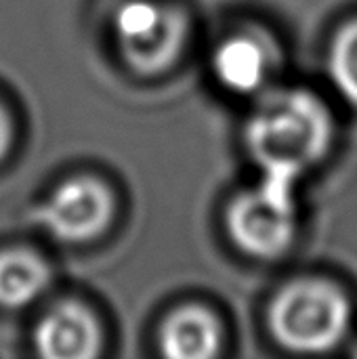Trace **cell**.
<instances>
[{
    "label": "cell",
    "instance_id": "1",
    "mask_svg": "<svg viewBox=\"0 0 357 359\" xmlns=\"http://www.w3.org/2000/svg\"><path fill=\"white\" fill-rule=\"evenodd\" d=\"M265 191L295 200L297 181L316 166L332 141L328 107L309 90L282 88L261 99L244 130Z\"/></svg>",
    "mask_w": 357,
    "mask_h": 359
},
{
    "label": "cell",
    "instance_id": "2",
    "mask_svg": "<svg viewBox=\"0 0 357 359\" xmlns=\"http://www.w3.org/2000/svg\"><path fill=\"white\" fill-rule=\"evenodd\" d=\"M351 305L341 288L324 280L284 286L269 309L274 339L295 353H328L349 332Z\"/></svg>",
    "mask_w": 357,
    "mask_h": 359
},
{
    "label": "cell",
    "instance_id": "3",
    "mask_svg": "<svg viewBox=\"0 0 357 359\" xmlns=\"http://www.w3.org/2000/svg\"><path fill=\"white\" fill-rule=\"evenodd\" d=\"M114 36L122 59L141 76L166 72L187 38L183 11L162 0H124L114 11Z\"/></svg>",
    "mask_w": 357,
    "mask_h": 359
},
{
    "label": "cell",
    "instance_id": "4",
    "mask_svg": "<svg viewBox=\"0 0 357 359\" xmlns=\"http://www.w3.org/2000/svg\"><path fill=\"white\" fill-rule=\"evenodd\" d=\"M227 233L248 257L276 261L295 240V200L278 198L263 187L234 198L225 215Z\"/></svg>",
    "mask_w": 357,
    "mask_h": 359
},
{
    "label": "cell",
    "instance_id": "5",
    "mask_svg": "<svg viewBox=\"0 0 357 359\" xmlns=\"http://www.w3.org/2000/svg\"><path fill=\"white\" fill-rule=\"evenodd\" d=\"M114 217V196L95 177H74L61 183L40 206V225L61 242H88L101 236Z\"/></svg>",
    "mask_w": 357,
    "mask_h": 359
},
{
    "label": "cell",
    "instance_id": "6",
    "mask_svg": "<svg viewBox=\"0 0 357 359\" xmlns=\"http://www.w3.org/2000/svg\"><path fill=\"white\" fill-rule=\"evenodd\" d=\"M34 341L42 358L90 359L101 351V328L86 307L61 303L40 320Z\"/></svg>",
    "mask_w": 357,
    "mask_h": 359
},
{
    "label": "cell",
    "instance_id": "7",
    "mask_svg": "<svg viewBox=\"0 0 357 359\" xmlns=\"http://www.w3.org/2000/svg\"><path fill=\"white\" fill-rule=\"evenodd\" d=\"M274 57L257 34H234L225 38L213 55V72L223 88L236 95L259 93L269 74Z\"/></svg>",
    "mask_w": 357,
    "mask_h": 359
},
{
    "label": "cell",
    "instance_id": "8",
    "mask_svg": "<svg viewBox=\"0 0 357 359\" xmlns=\"http://www.w3.org/2000/svg\"><path fill=\"white\" fill-rule=\"evenodd\" d=\"M158 343L170 359H213L221 351V326L204 307H181L164 320Z\"/></svg>",
    "mask_w": 357,
    "mask_h": 359
},
{
    "label": "cell",
    "instance_id": "9",
    "mask_svg": "<svg viewBox=\"0 0 357 359\" xmlns=\"http://www.w3.org/2000/svg\"><path fill=\"white\" fill-rule=\"evenodd\" d=\"M48 282L50 271L38 255L27 250L0 255V305L25 307L46 290Z\"/></svg>",
    "mask_w": 357,
    "mask_h": 359
},
{
    "label": "cell",
    "instance_id": "10",
    "mask_svg": "<svg viewBox=\"0 0 357 359\" xmlns=\"http://www.w3.org/2000/svg\"><path fill=\"white\" fill-rule=\"evenodd\" d=\"M328 72L337 90L357 105V19L335 36L328 50Z\"/></svg>",
    "mask_w": 357,
    "mask_h": 359
},
{
    "label": "cell",
    "instance_id": "11",
    "mask_svg": "<svg viewBox=\"0 0 357 359\" xmlns=\"http://www.w3.org/2000/svg\"><path fill=\"white\" fill-rule=\"evenodd\" d=\"M11 139H13V126H11L6 109L0 105V160L6 156V151L11 147Z\"/></svg>",
    "mask_w": 357,
    "mask_h": 359
},
{
    "label": "cell",
    "instance_id": "12",
    "mask_svg": "<svg viewBox=\"0 0 357 359\" xmlns=\"http://www.w3.org/2000/svg\"><path fill=\"white\" fill-rule=\"evenodd\" d=\"M356 355H357V349H356Z\"/></svg>",
    "mask_w": 357,
    "mask_h": 359
}]
</instances>
